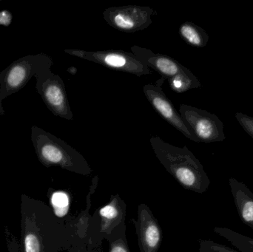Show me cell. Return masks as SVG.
Segmentation results:
<instances>
[{"mask_svg":"<svg viewBox=\"0 0 253 252\" xmlns=\"http://www.w3.org/2000/svg\"><path fill=\"white\" fill-rule=\"evenodd\" d=\"M150 142L156 158L184 189L199 194L208 191L211 180L202 163L187 146H173L159 136L150 138Z\"/></svg>","mask_w":253,"mask_h":252,"instance_id":"obj_1","label":"cell"},{"mask_svg":"<svg viewBox=\"0 0 253 252\" xmlns=\"http://www.w3.org/2000/svg\"><path fill=\"white\" fill-rule=\"evenodd\" d=\"M31 141L39 160L45 167L58 166L82 176H90L93 172L82 154L43 129L33 126Z\"/></svg>","mask_w":253,"mask_h":252,"instance_id":"obj_2","label":"cell"},{"mask_svg":"<svg viewBox=\"0 0 253 252\" xmlns=\"http://www.w3.org/2000/svg\"><path fill=\"white\" fill-rule=\"evenodd\" d=\"M53 60L44 53L14 61L0 73V102L23 88L32 77L37 80L51 71Z\"/></svg>","mask_w":253,"mask_h":252,"instance_id":"obj_3","label":"cell"},{"mask_svg":"<svg viewBox=\"0 0 253 252\" xmlns=\"http://www.w3.org/2000/svg\"><path fill=\"white\" fill-rule=\"evenodd\" d=\"M126 204L118 194L112 195L110 202L92 216L87 232V244L100 249L102 241L117 228L126 225Z\"/></svg>","mask_w":253,"mask_h":252,"instance_id":"obj_4","label":"cell"},{"mask_svg":"<svg viewBox=\"0 0 253 252\" xmlns=\"http://www.w3.org/2000/svg\"><path fill=\"white\" fill-rule=\"evenodd\" d=\"M178 112L199 142H221L226 139L224 124L215 114L184 104Z\"/></svg>","mask_w":253,"mask_h":252,"instance_id":"obj_5","label":"cell"},{"mask_svg":"<svg viewBox=\"0 0 253 252\" xmlns=\"http://www.w3.org/2000/svg\"><path fill=\"white\" fill-rule=\"evenodd\" d=\"M156 10L149 6L125 5L110 7L103 12L105 20L110 26L125 33L143 31L152 23Z\"/></svg>","mask_w":253,"mask_h":252,"instance_id":"obj_6","label":"cell"},{"mask_svg":"<svg viewBox=\"0 0 253 252\" xmlns=\"http://www.w3.org/2000/svg\"><path fill=\"white\" fill-rule=\"evenodd\" d=\"M36 89L50 112L65 119H74L65 83L59 75L50 72L37 80Z\"/></svg>","mask_w":253,"mask_h":252,"instance_id":"obj_7","label":"cell"},{"mask_svg":"<svg viewBox=\"0 0 253 252\" xmlns=\"http://www.w3.org/2000/svg\"><path fill=\"white\" fill-rule=\"evenodd\" d=\"M165 81V78L161 77L155 84H147L144 85L143 87L144 96L152 107L154 108L155 110L167 122L169 123L174 128L182 133L187 139L196 143H199L197 138L183 121L179 112L176 110L172 102L164 93L162 85Z\"/></svg>","mask_w":253,"mask_h":252,"instance_id":"obj_8","label":"cell"},{"mask_svg":"<svg viewBox=\"0 0 253 252\" xmlns=\"http://www.w3.org/2000/svg\"><path fill=\"white\" fill-rule=\"evenodd\" d=\"M85 60L103 65L106 68L132 74L136 76L150 75L151 69L144 65L132 53L124 50L87 51Z\"/></svg>","mask_w":253,"mask_h":252,"instance_id":"obj_9","label":"cell"},{"mask_svg":"<svg viewBox=\"0 0 253 252\" xmlns=\"http://www.w3.org/2000/svg\"><path fill=\"white\" fill-rule=\"evenodd\" d=\"M132 223L138 237L140 252H158L163 235L159 221L147 204L138 206L137 218L132 219Z\"/></svg>","mask_w":253,"mask_h":252,"instance_id":"obj_10","label":"cell"},{"mask_svg":"<svg viewBox=\"0 0 253 252\" xmlns=\"http://www.w3.org/2000/svg\"><path fill=\"white\" fill-rule=\"evenodd\" d=\"M132 53L144 65L160 74L162 78L169 79L180 73L190 71L178 61L167 55L156 53L145 47L134 45L130 48Z\"/></svg>","mask_w":253,"mask_h":252,"instance_id":"obj_11","label":"cell"},{"mask_svg":"<svg viewBox=\"0 0 253 252\" xmlns=\"http://www.w3.org/2000/svg\"><path fill=\"white\" fill-rule=\"evenodd\" d=\"M229 184L241 220L253 230V192L245 183L234 178H230Z\"/></svg>","mask_w":253,"mask_h":252,"instance_id":"obj_12","label":"cell"},{"mask_svg":"<svg viewBox=\"0 0 253 252\" xmlns=\"http://www.w3.org/2000/svg\"><path fill=\"white\" fill-rule=\"evenodd\" d=\"M109 243L108 252H130L126 238V225L117 228L113 233L107 238ZM99 248H94L87 244V241L74 244L70 252H100Z\"/></svg>","mask_w":253,"mask_h":252,"instance_id":"obj_13","label":"cell"},{"mask_svg":"<svg viewBox=\"0 0 253 252\" xmlns=\"http://www.w3.org/2000/svg\"><path fill=\"white\" fill-rule=\"evenodd\" d=\"M180 36L190 46L205 47L209 41L206 31L193 22H184L178 29Z\"/></svg>","mask_w":253,"mask_h":252,"instance_id":"obj_14","label":"cell"},{"mask_svg":"<svg viewBox=\"0 0 253 252\" xmlns=\"http://www.w3.org/2000/svg\"><path fill=\"white\" fill-rule=\"evenodd\" d=\"M214 232L225 238L241 252H253V238L226 227L214 228Z\"/></svg>","mask_w":253,"mask_h":252,"instance_id":"obj_15","label":"cell"},{"mask_svg":"<svg viewBox=\"0 0 253 252\" xmlns=\"http://www.w3.org/2000/svg\"><path fill=\"white\" fill-rule=\"evenodd\" d=\"M171 90L176 93H183L191 89L199 88L201 82L197 77L189 71L184 73H180L168 79Z\"/></svg>","mask_w":253,"mask_h":252,"instance_id":"obj_16","label":"cell"},{"mask_svg":"<svg viewBox=\"0 0 253 252\" xmlns=\"http://www.w3.org/2000/svg\"><path fill=\"white\" fill-rule=\"evenodd\" d=\"M51 204L57 217H64L69 210L70 198L68 193L62 191L55 192L51 196Z\"/></svg>","mask_w":253,"mask_h":252,"instance_id":"obj_17","label":"cell"},{"mask_svg":"<svg viewBox=\"0 0 253 252\" xmlns=\"http://www.w3.org/2000/svg\"><path fill=\"white\" fill-rule=\"evenodd\" d=\"M25 252H42V241L41 237L35 231L28 230L25 232Z\"/></svg>","mask_w":253,"mask_h":252,"instance_id":"obj_18","label":"cell"},{"mask_svg":"<svg viewBox=\"0 0 253 252\" xmlns=\"http://www.w3.org/2000/svg\"><path fill=\"white\" fill-rule=\"evenodd\" d=\"M199 252H241L211 240H199Z\"/></svg>","mask_w":253,"mask_h":252,"instance_id":"obj_19","label":"cell"},{"mask_svg":"<svg viewBox=\"0 0 253 252\" xmlns=\"http://www.w3.org/2000/svg\"><path fill=\"white\" fill-rule=\"evenodd\" d=\"M236 120L239 123L242 128L245 130L248 134L253 139V118L249 115H245L242 112H237L236 114Z\"/></svg>","mask_w":253,"mask_h":252,"instance_id":"obj_20","label":"cell"},{"mask_svg":"<svg viewBox=\"0 0 253 252\" xmlns=\"http://www.w3.org/2000/svg\"><path fill=\"white\" fill-rule=\"evenodd\" d=\"M12 22V14L8 10H2L0 12V25L9 26Z\"/></svg>","mask_w":253,"mask_h":252,"instance_id":"obj_21","label":"cell"},{"mask_svg":"<svg viewBox=\"0 0 253 252\" xmlns=\"http://www.w3.org/2000/svg\"><path fill=\"white\" fill-rule=\"evenodd\" d=\"M65 52L68 54L72 55L83 59H85L86 53H87L85 50H75V49H68V50H65Z\"/></svg>","mask_w":253,"mask_h":252,"instance_id":"obj_22","label":"cell"},{"mask_svg":"<svg viewBox=\"0 0 253 252\" xmlns=\"http://www.w3.org/2000/svg\"><path fill=\"white\" fill-rule=\"evenodd\" d=\"M68 72H70V73L72 74V75H75L77 72V69L75 68V67H71V68H68Z\"/></svg>","mask_w":253,"mask_h":252,"instance_id":"obj_23","label":"cell"},{"mask_svg":"<svg viewBox=\"0 0 253 252\" xmlns=\"http://www.w3.org/2000/svg\"><path fill=\"white\" fill-rule=\"evenodd\" d=\"M0 115H4V111L1 106V102H0Z\"/></svg>","mask_w":253,"mask_h":252,"instance_id":"obj_24","label":"cell"}]
</instances>
